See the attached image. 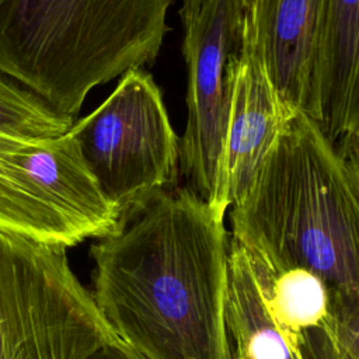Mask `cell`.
<instances>
[{
    "instance_id": "obj_14",
    "label": "cell",
    "mask_w": 359,
    "mask_h": 359,
    "mask_svg": "<svg viewBox=\"0 0 359 359\" xmlns=\"http://www.w3.org/2000/svg\"><path fill=\"white\" fill-rule=\"evenodd\" d=\"M302 359H359V306L341 307L318 327L296 338Z\"/></svg>"
},
{
    "instance_id": "obj_18",
    "label": "cell",
    "mask_w": 359,
    "mask_h": 359,
    "mask_svg": "<svg viewBox=\"0 0 359 359\" xmlns=\"http://www.w3.org/2000/svg\"><path fill=\"white\" fill-rule=\"evenodd\" d=\"M233 359H237V358H234V356H233Z\"/></svg>"
},
{
    "instance_id": "obj_12",
    "label": "cell",
    "mask_w": 359,
    "mask_h": 359,
    "mask_svg": "<svg viewBox=\"0 0 359 359\" xmlns=\"http://www.w3.org/2000/svg\"><path fill=\"white\" fill-rule=\"evenodd\" d=\"M250 261L266 307L276 324L293 339L302 331L330 320L341 307L359 306V300L342 296L311 271L293 268L272 273L251 258Z\"/></svg>"
},
{
    "instance_id": "obj_8",
    "label": "cell",
    "mask_w": 359,
    "mask_h": 359,
    "mask_svg": "<svg viewBox=\"0 0 359 359\" xmlns=\"http://www.w3.org/2000/svg\"><path fill=\"white\" fill-rule=\"evenodd\" d=\"M290 115L266 74L250 14L244 8L217 184L209 205L226 213L245 194Z\"/></svg>"
},
{
    "instance_id": "obj_2",
    "label": "cell",
    "mask_w": 359,
    "mask_h": 359,
    "mask_svg": "<svg viewBox=\"0 0 359 359\" xmlns=\"http://www.w3.org/2000/svg\"><path fill=\"white\" fill-rule=\"evenodd\" d=\"M231 240L272 273L303 268L359 300V161L293 111L250 188L230 205Z\"/></svg>"
},
{
    "instance_id": "obj_13",
    "label": "cell",
    "mask_w": 359,
    "mask_h": 359,
    "mask_svg": "<svg viewBox=\"0 0 359 359\" xmlns=\"http://www.w3.org/2000/svg\"><path fill=\"white\" fill-rule=\"evenodd\" d=\"M74 118L62 115L38 95L0 73V130L34 137L66 133Z\"/></svg>"
},
{
    "instance_id": "obj_4",
    "label": "cell",
    "mask_w": 359,
    "mask_h": 359,
    "mask_svg": "<svg viewBox=\"0 0 359 359\" xmlns=\"http://www.w3.org/2000/svg\"><path fill=\"white\" fill-rule=\"evenodd\" d=\"M118 339L65 247L0 230V359H90Z\"/></svg>"
},
{
    "instance_id": "obj_5",
    "label": "cell",
    "mask_w": 359,
    "mask_h": 359,
    "mask_svg": "<svg viewBox=\"0 0 359 359\" xmlns=\"http://www.w3.org/2000/svg\"><path fill=\"white\" fill-rule=\"evenodd\" d=\"M118 220L69 130H0V230L67 248L112 233Z\"/></svg>"
},
{
    "instance_id": "obj_16",
    "label": "cell",
    "mask_w": 359,
    "mask_h": 359,
    "mask_svg": "<svg viewBox=\"0 0 359 359\" xmlns=\"http://www.w3.org/2000/svg\"><path fill=\"white\" fill-rule=\"evenodd\" d=\"M205 0H182V6L180 10V17L184 28L191 22V20L198 14Z\"/></svg>"
},
{
    "instance_id": "obj_1",
    "label": "cell",
    "mask_w": 359,
    "mask_h": 359,
    "mask_svg": "<svg viewBox=\"0 0 359 359\" xmlns=\"http://www.w3.org/2000/svg\"><path fill=\"white\" fill-rule=\"evenodd\" d=\"M224 213L188 187L121 216L90 248L94 303L143 359H233Z\"/></svg>"
},
{
    "instance_id": "obj_17",
    "label": "cell",
    "mask_w": 359,
    "mask_h": 359,
    "mask_svg": "<svg viewBox=\"0 0 359 359\" xmlns=\"http://www.w3.org/2000/svg\"><path fill=\"white\" fill-rule=\"evenodd\" d=\"M247 1H250V0H243V4H245Z\"/></svg>"
},
{
    "instance_id": "obj_10",
    "label": "cell",
    "mask_w": 359,
    "mask_h": 359,
    "mask_svg": "<svg viewBox=\"0 0 359 359\" xmlns=\"http://www.w3.org/2000/svg\"><path fill=\"white\" fill-rule=\"evenodd\" d=\"M244 8L280 102L306 111L321 0H250Z\"/></svg>"
},
{
    "instance_id": "obj_9",
    "label": "cell",
    "mask_w": 359,
    "mask_h": 359,
    "mask_svg": "<svg viewBox=\"0 0 359 359\" xmlns=\"http://www.w3.org/2000/svg\"><path fill=\"white\" fill-rule=\"evenodd\" d=\"M359 0H321L306 114L349 161H359Z\"/></svg>"
},
{
    "instance_id": "obj_6",
    "label": "cell",
    "mask_w": 359,
    "mask_h": 359,
    "mask_svg": "<svg viewBox=\"0 0 359 359\" xmlns=\"http://www.w3.org/2000/svg\"><path fill=\"white\" fill-rule=\"evenodd\" d=\"M69 132L119 217L177 187L180 139L160 87L143 69L125 72L109 97Z\"/></svg>"
},
{
    "instance_id": "obj_7",
    "label": "cell",
    "mask_w": 359,
    "mask_h": 359,
    "mask_svg": "<svg viewBox=\"0 0 359 359\" xmlns=\"http://www.w3.org/2000/svg\"><path fill=\"white\" fill-rule=\"evenodd\" d=\"M243 17V0H205L184 28L188 115L180 139V175L208 203L217 184Z\"/></svg>"
},
{
    "instance_id": "obj_11",
    "label": "cell",
    "mask_w": 359,
    "mask_h": 359,
    "mask_svg": "<svg viewBox=\"0 0 359 359\" xmlns=\"http://www.w3.org/2000/svg\"><path fill=\"white\" fill-rule=\"evenodd\" d=\"M226 328L237 359H302L294 339L273 320L245 250L230 238Z\"/></svg>"
},
{
    "instance_id": "obj_15",
    "label": "cell",
    "mask_w": 359,
    "mask_h": 359,
    "mask_svg": "<svg viewBox=\"0 0 359 359\" xmlns=\"http://www.w3.org/2000/svg\"><path fill=\"white\" fill-rule=\"evenodd\" d=\"M90 359H143L121 339L102 346Z\"/></svg>"
},
{
    "instance_id": "obj_3",
    "label": "cell",
    "mask_w": 359,
    "mask_h": 359,
    "mask_svg": "<svg viewBox=\"0 0 359 359\" xmlns=\"http://www.w3.org/2000/svg\"><path fill=\"white\" fill-rule=\"evenodd\" d=\"M175 0H0V73L62 115L130 69L151 65Z\"/></svg>"
}]
</instances>
